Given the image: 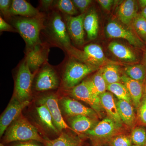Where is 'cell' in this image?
I'll use <instances>...</instances> for the list:
<instances>
[{"mask_svg":"<svg viewBox=\"0 0 146 146\" xmlns=\"http://www.w3.org/2000/svg\"><path fill=\"white\" fill-rule=\"evenodd\" d=\"M4 133L5 143L31 141L43 143L44 141L37 129L21 115L8 127Z\"/></svg>","mask_w":146,"mask_h":146,"instance_id":"6da1fadb","label":"cell"},{"mask_svg":"<svg viewBox=\"0 0 146 146\" xmlns=\"http://www.w3.org/2000/svg\"><path fill=\"white\" fill-rule=\"evenodd\" d=\"M40 17H18L13 20V27L25 40L29 48L41 44L40 31L43 28V21Z\"/></svg>","mask_w":146,"mask_h":146,"instance_id":"7a4b0ae2","label":"cell"},{"mask_svg":"<svg viewBox=\"0 0 146 146\" xmlns=\"http://www.w3.org/2000/svg\"><path fill=\"white\" fill-rule=\"evenodd\" d=\"M98 70L76 58H71L65 65L62 84L66 88H73L89 74Z\"/></svg>","mask_w":146,"mask_h":146,"instance_id":"3957f363","label":"cell"},{"mask_svg":"<svg viewBox=\"0 0 146 146\" xmlns=\"http://www.w3.org/2000/svg\"><path fill=\"white\" fill-rule=\"evenodd\" d=\"M70 54L74 58L98 69L108 64H119L108 59L102 47L96 44L86 45L82 50L74 48Z\"/></svg>","mask_w":146,"mask_h":146,"instance_id":"277c9868","label":"cell"},{"mask_svg":"<svg viewBox=\"0 0 146 146\" xmlns=\"http://www.w3.org/2000/svg\"><path fill=\"white\" fill-rule=\"evenodd\" d=\"M105 33L108 38L124 39L138 49L144 51L146 50L145 43L130 27L117 21H112L108 22L105 28Z\"/></svg>","mask_w":146,"mask_h":146,"instance_id":"5b68a950","label":"cell"},{"mask_svg":"<svg viewBox=\"0 0 146 146\" xmlns=\"http://www.w3.org/2000/svg\"><path fill=\"white\" fill-rule=\"evenodd\" d=\"M34 75L30 70L25 59L19 66L14 88V96L21 102L29 101Z\"/></svg>","mask_w":146,"mask_h":146,"instance_id":"8992f818","label":"cell"},{"mask_svg":"<svg viewBox=\"0 0 146 146\" xmlns=\"http://www.w3.org/2000/svg\"><path fill=\"white\" fill-rule=\"evenodd\" d=\"M48 29L54 41L70 54L74 47L71 44L70 37L65 21L59 13H53L49 22Z\"/></svg>","mask_w":146,"mask_h":146,"instance_id":"52a82bcc","label":"cell"},{"mask_svg":"<svg viewBox=\"0 0 146 146\" xmlns=\"http://www.w3.org/2000/svg\"><path fill=\"white\" fill-rule=\"evenodd\" d=\"M59 105L62 113L68 117L82 115L97 119L99 116L91 108L85 106L78 101L68 97H63L60 99Z\"/></svg>","mask_w":146,"mask_h":146,"instance_id":"ba28073f","label":"cell"},{"mask_svg":"<svg viewBox=\"0 0 146 146\" xmlns=\"http://www.w3.org/2000/svg\"><path fill=\"white\" fill-rule=\"evenodd\" d=\"M38 105H44L48 108L52 117L55 126L61 133L64 129H72L69 125L62 117V113L59 105V101L55 95H46L39 98L37 100Z\"/></svg>","mask_w":146,"mask_h":146,"instance_id":"9c48e42d","label":"cell"},{"mask_svg":"<svg viewBox=\"0 0 146 146\" xmlns=\"http://www.w3.org/2000/svg\"><path fill=\"white\" fill-rule=\"evenodd\" d=\"M30 101L21 102L14 96L0 118V136L1 137L8 127L19 117L21 112L29 105Z\"/></svg>","mask_w":146,"mask_h":146,"instance_id":"30bf717a","label":"cell"},{"mask_svg":"<svg viewBox=\"0 0 146 146\" xmlns=\"http://www.w3.org/2000/svg\"><path fill=\"white\" fill-rule=\"evenodd\" d=\"M71 94L76 99L89 104L99 116L102 112L103 108L101 104L99 97L92 94L86 80L72 88Z\"/></svg>","mask_w":146,"mask_h":146,"instance_id":"8fae6325","label":"cell"},{"mask_svg":"<svg viewBox=\"0 0 146 146\" xmlns=\"http://www.w3.org/2000/svg\"><path fill=\"white\" fill-rule=\"evenodd\" d=\"M86 13L76 16L65 15V22L70 39L75 44L82 46L84 44L85 30L84 26V21Z\"/></svg>","mask_w":146,"mask_h":146,"instance_id":"7c38bea8","label":"cell"},{"mask_svg":"<svg viewBox=\"0 0 146 146\" xmlns=\"http://www.w3.org/2000/svg\"><path fill=\"white\" fill-rule=\"evenodd\" d=\"M59 85L58 76L53 68L48 65L42 68L37 76L35 89L38 91H45L56 89Z\"/></svg>","mask_w":146,"mask_h":146,"instance_id":"4fadbf2b","label":"cell"},{"mask_svg":"<svg viewBox=\"0 0 146 146\" xmlns=\"http://www.w3.org/2000/svg\"><path fill=\"white\" fill-rule=\"evenodd\" d=\"M121 126V124L116 122L111 118L107 117L99 122L92 129L84 133L94 138H112L119 131Z\"/></svg>","mask_w":146,"mask_h":146,"instance_id":"5bb4252c","label":"cell"},{"mask_svg":"<svg viewBox=\"0 0 146 146\" xmlns=\"http://www.w3.org/2000/svg\"><path fill=\"white\" fill-rule=\"evenodd\" d=\"M139 5L134 0H125L121 3L116 11L117 18L121 23L130 27L134 18L138 16Z\"/></svg>","mask_w":146,"mask_h":146,"instance_id":"9a60e30c","label":"cell"},{"mask_svg":"<svg viewBox=\"0 0 146 146\" xmlns=\"http://www.w3.org/2000/svg\"><path fill=\"white\" fill-rule=\"evenodd\" d=\"M108 50L119 60L128 63H138L139 57L133 50L126 45L116 41L108 44Z\"/></svg>","mask_w":146,"mask_h":146,"instance_id":"2e32d148","label":"cell"},{"mask_svg":"<svg viewBox=\"0 0 146 146\" xmlns=\"http://www.w3.org/2000/svg\"><path fill=\"white\" fill-rule=\"evenodd\" d=\"M121 82L126 87L134 107L138 108L144 94V84L133 80L124 74Z\"/></svg>","mask_w":146,"mask_h":146,"instance_id":"e0dca14e","label":"cell"},{"mask_svg":"<svg viewBox=\"0 0 146 146\" xmlns=\"http://www.w3.org/2000/svg\"><path fill=\"white\" fill-rule=\"evenodd\" d=\"M67 122L73 131L77 133H85L95 127L98 123L96 119L82 115L68 117Z\"/></svg>","mask_w":146,"mask_h":146,"instance_id":"ac0fdd59","label":"cell"},{"mask_svg":"<svg viewBox=\"0 0 146 146\" xmlns=\"http://www.w3.org/2000/svg\"><path fill=\"white\" fill-rule=\"evenodd\" d=\"M10 15H18L23 17H40L39 11L25 0H13L9 10Z\"/></svg>","mask_w":146,"mask_h":146,"instance_id":"d6986e66","label":"cell"},{"mask_svg":"<svg viewBox=\"0 0 146 146\" xmlns=\"http://www.w3.org/2000/svg\"><path fill=\"white\" fill-rule=\"evenodd\" d=\"M99 98L102 107L107 113L108 117L122 124L123 122L118 112L117 100L114 95L110 92L106 91L100 95Z\"/></svg>","mask_w":146,"mask_h":146,"instance_id":"ffe728a7","label":"cell"},{"mask_svg":"<svg viewBox=\"0 0 146 146\" xmlns=\"http://www.w3.org/2000/svg\"><path fill=\"white\" fill-rule=\"evenodd\" d=\"M45 50L41 44L30 48L25 58L27 64L31 72H35L44 62L46 58Z\"/></svg>","mask_w":146,"mask_h":146,"instance_id":"44dd1931","label":"cell"},{"mask_svg":"<svg viewBox=\"0 0 146 146\" xmlns=\"http://www.w3.org/2000/svg\"><path fill=\"white\" fill-rule=\"evenodd\" d=\"M84 26L89 40L97 38L99 28V18L96 11L94 9H91L86 13L84 21Z\"/></svg>","mask_w":146,"mask_h":146,"instance_id":"7402d4cb","label":"cell"},{"mask_svg":"<svg viewBox=\"0 0 146 146\" xmlns=\"http://www.w3.org/2000/svg\"><path fill=\"white\" fill-rule=\"evenodd\" d=\"M118 112L123 123L132 127L136 122V117L132 104L123 100H117Z\"/></svg>","mask_w":146,"mask_h":146,"instance_id":"603a6c76","label":"cell"},{"mask_svg":"<svg viewBox=\"0 0 146 146\" xmlns=\"http://www.w3.org/2000/svg\"><path fill=\"white\" fill-rule=\"evenodd\" d=\"M45 146H82L80 139L76 136L62 131L58 138L54 140L44 138Z\"/></svg>","mask_w":146,"mask_h":146,"instance_id":"cb8c5ba5","label":"cell"},{"mask_svg":"<svg viewBox=\"0 0 146 146\" xmlns=\"http://www.w3.org/2000/svg\"><path fill=\"white\" fill-rule=\"evenodd\" d=\"M100 69L108 85L117 82H121L123 75H121V69L119 64H107Z\"/></svg>","mask_w":146,"mask_h":146,"instance_id":"d4e9b609","label":"cell"},{"mask_svg":"<svg viewBox=\"0 0 146 146\" xmlns=\"http://www.w3.org/2000/svg\"><path fill=\"white\" fill-rule=\"evenodd\" d=\"M36 110L39 122L45 128L54 134L59 133L60 132L55 126L49 110L45 105H38L36 107Z\"/></svg>","mask_w":146,"mask_h":146,"instance_id":"484cf974","label":"cell"},{"mask_svg":"<svg viewBox=\"0 0 146 146\" xmlns=\"http://www.w3.org/2000/svg\"><path fill=\"white\" fill-rule=\"evenodd\" d=\"M86 80L92 94L96 96L99 97L107 90L108 84L102 75L100 69L91 78Z\"/></svg>","mask_w":146,"mask_h":146,"instance_id":"4316f807","label":"cell"},{"mask_svg":"<svg viewBox=\"0 0 146 146\" xmlns=\"http://www.w3.org/2000/svg\"><path fill=\"white\" fill-rule=\"evenodd\" d=\"M125 74L129 78L145 84L146 80V67L143 63L126 65Z\"/></svg>","mask_w":146,"mask_h":146,"instance_id":"83f0119b","label":"cell"},{"mask_svg":"<svg viewBox=\"0 0 146 146\" xmlns=\"http://www.w3.org/2000/svg\"><path fill=\"white\" fill-rule=\"evenodd\" d=\"M107 90L117 98L118 100H123L131 103V98L126 87L122 82H117L108 84Z\"/></svg>","mask_w":146,"mask_h":146,"instance_id":"f1b7e54d","label":"cell"},{"mask_svg":"<svg viewBox=\"0 0 146 146\" xmlns=\"http://www.w3.org/2000/svg\"><path fill=\"white\" fill-rule=\"evenodd\" d=\"M130 27L135 31L138 36L144 42L146 39V19L140 14L134 18L132 21Z\"/></svg>","mask_w":146,"mask_h":146,"instance_id":"f546056e","label":"cell"},{"mask_svg":"<svg viewBox=\"0 0 146 146\" xmlns=\"http://www.w3.org/2000/svg\"><path fill=\"white\" fill-rule=\"evenodd\" d=\"M55 5L58 9L65 13V15L74 16L78 13L76 8L70 0L56 1Z\"/></svg>","mask_w":146,"mask_h":146,"instance_id":"4dcf8cb0","label":"cell"},{"mask_svg":"<svg viewBox=\"0 0 146 146\" xmlns=\"http://www.w3.org/2000/svg\"><path fill=\"white\" fill-rule=\"evenodd\" d=\"M130 138L133 145L144 146L146 143V130L145 128L136 127L132 129Z\"/></svg>","mask_w":146,"mask_h":146,"instance_id":"1f68e13d","label":"cell"},{"mask_svg":"<svg viewBox=\"0 0 146 146\" xmlns=\"http://www.w3.org/2000/svg\"><path fill=\"white\" fill-rule=\"evenodd\" d=\"M111 146H132L130 137L124 135L113 136L110 141Z\"/></svg>","mask_w":146,"mask_h":146,"instance_id":"d6a6232c","label":"cell"},{"mask_svg":"<svg viewBox=\"0 0 146 146\" xmlns=\"http://www.w3.org/2000/svg\"><path fill=\"white\" fill-rule=\"evenodd\" d=\"M137 111L138 119L142 123L146 125V95L145 94Z\"/></svg>","mask_w":146,"mask_h":146,"instance_id":"836d02e7","label":"cell"},{"mask_svg":"<svg viewBox=\"0 0 146 146\" xmlns=\"http://www.w3.org/2000/svg\"><path fill=\"white\" fill-rule=\"evenodd\" d=\"M72 1L76 8L80 11L82 14L85 13L92 1L91 0H72Z\"/></svg>","mask_w":146,"mask_h":146,"instance_id":"e575fe53","label":"cell"},{"mask_svg":"<svg viewBox=\"0 0 146 146\" xmlns=\"http://www.w3.org/2000/svg\"><path fill=\"white\" fill-rule=\"evenodd\" d=\"M12 1L9 0H1L0 1V9L2 13L5 16L10 15L9 10Z\"/></svg>","mask_w":146,"mask_h":146,"instance_id":"d590c367","label":"cell"},{"mask_svg":"<svg viewBox=\"0 0 146 146\" xmlns=\"http://www.w3.org/2000/svg\"><path fill=\"white\" fill-rule=\"evenodd\" d=\"M97 1L102 9L108 11H110L115 2L113 0H98Z\"/></svg>","mask_w":146,"mask_h":146,"instance_id":"8d00e7d4","label":"cell"},{"mask_svg":"<svg viewBox=\"0 0 146 146\" xmlns=\"http://www.w3.org/2000/svg\"><path fill=\"white\" fill-rule=\"evenodd\" d=\"M0 30L1 31L16 32V29L5 22L1 17H0Z\"/></svg>","mask_w":146,"mask_h":146,"instance_id":"74e56055","label":"cell"},{"mask_svg":"<svg viewBox=\"0 0 146 146\" xmlns=\"http://www.w3.org/2000/svg\"><path fill=\"white\" fill-rule=\"evenodd\" d=\"M12 146H42L37 143L36 141H27L19 142Z\"/></svg>","mask_w":146,"mask_h":146,"instance_id":"f35d334b","label":"cell"},{"mask_svg":"<svg viewBox=\"0 0 146 146\" xmlns=\"http://www.w3.org/2000/svg\"><path fill=\"white\" fill-rule=\"evenodd\" d=\"M53 1L51 0H44L41 1V3L43 7L45 8H48L52 4Z\"/></svg>","mask_w":146,"mask_h":146,"instance_id":"ab89813d","label":"cell"},{"mask_svg":"<svg viewBox=\"0 0 146 146\" xmlns=\"http://www.w3.org/2000/svg\"><path fill=\"white\" fill-rule=\"evenodd\" d=\"M138 2L139 7L142 10L146 7V0H139Z\"/></svg>","mask_w":146,"mask_h":146,"instance_id":"60d3db41","label":"cell"},{"mask_svg":"<svg viewBox=\"0 0 146 146\" xmlns=\"http://www.w3.org/2000/svg\"><path fill=\"white\" fill-rule=\"evenodd\" d=\"M139 14L141 15L142 17H143L145 19H146V7L145 8L142 9V11Z\"/></svg>","mask_w":146,"mask_h":146,"instance_id":"b9f144b4","label":"cell"},{"mask_svg":"<svg viewBox=\"0 0 146 146\" xmlns=\"http://www.w3.org/2000/svg\"><path fill=\"white\" fill-rule=\"evenodd\" d=\"M143 57V64L146 67V50L144 51Z\"/></svg>","mask_w":146,"mask_h":146,"instance_id":"7bdbcfd3","label":"cell"},{"mask_svg":"<svg viewBox=\"0 0 146 146\" xmlns=\"http://www.w3.org/2000/svg\"><path fill=\"white\" fill-rule=\"evenodd\" d=\"M144 94L146 95V80L144 84Z\"/></svg>","mask_w":146,"mask_h":146,"instance_id":"ee69618b","label":"cell"},{"mask_svg":"<svg viewBox=\"0 0 146 146\" xmlns=\"http://www.w3.org/2000/svg\"><path fill=\"white\" fill-rule=\"evenodd\" d=\"M132 146H137V145H132Z\"/></svg>","mask_w":146,"mask_h":146,"instance_id":"f6af8a7d","label":"cell"},{"mask_svg":"<svg viewBox=\"0 0 146 146\" xmlns=\"http://www.w3.org/2000/svg\"><path fill=\"white\" fill-rule=\"evenodd\" d=\"M144 146H146V143L145 144V145H144Z\"/></svg>","mask_w":146,"mask_h":146,"instance_id":"bcb514c9","label":"cell"},{"mask_svg":"<svg viewBox=\"0 0 146 146\" xmlns=\"http://www.w3.org/2000/svg\"><path fill=\"white\" fill-rule=\"evenodd\" d=\"M145 42V44H146V39Z\"/></svg>","mask_w":146,"mask_h":146,"instance_id":"7dc6e473","label":"cell"}]
</instances>
